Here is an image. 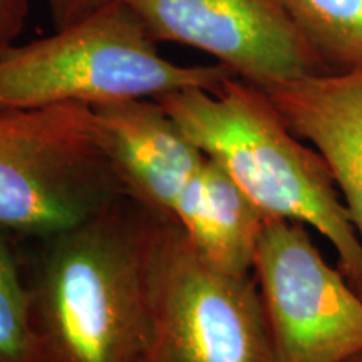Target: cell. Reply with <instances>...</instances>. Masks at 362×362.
Instances as JSON below:
<instances>
[{"label":"cell","instance_id":"obj_1","mask_svg":"<svg viewBox=\"0 0 362 362\" xmlns=\"http://www.w3.org/2000/svg\"><path fill=\"white\" fill-rule=\"evenodd\" d=\"M151 223L153 215L124 197L37 240L24 279L42 362L141 361Z\"/></svg>","mask_w":362,"mask_h":362},{"label":"cell","instance_id":"obj_2","mask_svg":"<svg viewBox=\"0 0 362 362\" xmlns=\"http://www.w3.org/2000/svg\"><path fill=\"white\" fill-rule=\"evenodd\" d=\"M155 99L267 218L298 221L322 235L362 293V242L332 175L264 89L232 76L216 90L181 89Z\"/></svg>","mask_w":362,"mask_h":362},{"label":"cell","instance_id":"obj_3","mask_svg":"<svg viewBox=\"0 0 362 362\" xmlns=\"http://www.w3.org/2000/svg\"><path fill=\"white\" fill-rule=\"evenodd\" d=\"M226 67L163 57L138 16L111 0L47 37L0 51V107L101 106L200 88L216 90Z\"/></svg>","mask_w":362,"mask_h":362},{"label":"cell","instance_id":"obj_4","mask_svg":"<svg viewBox=\"0 0 362 362\" xmlns=\"http://www.w3.org/2000/svg\"><path fill=\"white\" fill-rule=\"evenodd\" d=\"M124 197L94 107H0L4 230L42 240Z\"/></svg>","mask_w":362,"mask_h":362},{"label":"cell","instance_id":"obj_5","mask_svg":"<svg viewBox=\"0 0 362 362\" xmlns=\"http://www.w3.org/2000/svg\"><path fill=\"white\" fill-rule=\"evenodd\" d=\"M149 330L139 362H277L259 285L200 257L175 221L153 216Z\"/></svg>","mask_w":362,"mask_h":362},{"label":"cell","instance_id":"obj_6","mask_svg":"<svg viewBox=\"0 0 362 362\" xmlns=\"http://www.w3.org/2000/svg\"><path fill=\"white\" fill-rule=\"evenodd\" d=\"M277 362L362 354V293L332 269L298 221L269 218L253 264Z\"/></svg>","mask_w":362,"mask_h":362},{"label":"cell","instance_id":"obj_7","mask_svg":"<svg viewBox=\"0 0 362 362\" xmlns=\"http://www.w3.org/2000/svg\"><path fill=\"white\" fill-rule=\"evenodd\" d=\"M156 40L210 54L237 78L267 88L324 64L277 0H119Z\"/></svg>","mask_w":362,"mask_h":362},{"label":"cell","instance_id":"obj_8","mask_svg":"<svg viewBox=\"0 0 362 362\" xmlns=\"http://www.w3.org/2000/svg\"><path fill=\"white\" fill-rule=\"evenodd\" d=\"M124 194L149 215L173 221L181 193L206 155L156 99L94 106Z\"/></svg>","mask_w":362,"mask_h":362},{"label":"cell","instance_id":"obj_9","mask_svg":"<svg viewBox=\"0 0 362 362\" xmlns=\"http://www.w3.org/2000/svg\"><path fill=\"white\" fill-rule=\"evenodd\" d=\"M262 89L327 165L362 242V69L312 72Z\"/></svg>","mask_w":362,"mask_h":362},{"label":"cell","instance_id":"obj_10","mask_svg":"<svg viewBox=\"0 0 362 362\" xmlns=\"http://www.w3.org/2000/svg\"><path fill=\"white\" fill-rule=\"evenodd\" d=\"M267 220L232 176L208 156L181 193L173 216L202 259L232 275L253 274Z\"/></svg>","mask_w":362,"mask_h":362},{"label":"cell","instance_id":"obj_11","mask_svg":"<svg viewBox=\"0 0 362 362\" xmlns=\"http://www.w3.org/2000/svg\"><path fill=\"white\" fill-rule=\"evenodd\" d=\"M317 54L362 69V0H277Z\"/></svg>","mask_w":362,"mask_h":362},{"label":"cell","instance_id":"obj_12","mask_svg":"<svg viewBox=\"0 0 362 362\" xmlns=\"http://www.w3.org/2000/svg\"><path fill=\"white\" fill-rule=\"evenodd\" d=\"M0 362H42L29 314L24 272L0 226Z\"/></svg>","mask_w":362,"mask_h":362},{"label":"cell","instance_id":"obj_13","mask_svg":"<svg viewBox=\"0 0 362 362\" xmlns=\"http://www.w3.org/2000/svg\"><path fill=\"white\" fill-rule=\"evenodd\" d=\"M29 0H0V51L16 44L24 30Z\"/></svg>","mask_w":362,"mask_h":362},{"label":"cell","instance_id":"obj_14","mask_svg":"<svg viewBox=\"0 0 362 362\" xmlns=\"http://www.w3.org/2000/svg\"><path fill=\"white\" fill-rule=\"evenodd\" d=\"M107 2H111V0H47V7L54 24H56V29H61V27L79 21L81 17L88 16Z\"/></svg>","mask_w":362,"mask_h":362},{"label":"cell","instance_id":"obj_15","mask_svg":"<svg viewBox=\"0 0 362 362\" xmlns=\"http://www.w3.org/2000/svg\"><path fill=\"white\" fill-rule=\"evenodd\" d=\"M346 362H362V354H359V356H356V357H352V359H349V361H346Z\"/></svg>","mask_w":362,"mask_h":362}]
</instances>
